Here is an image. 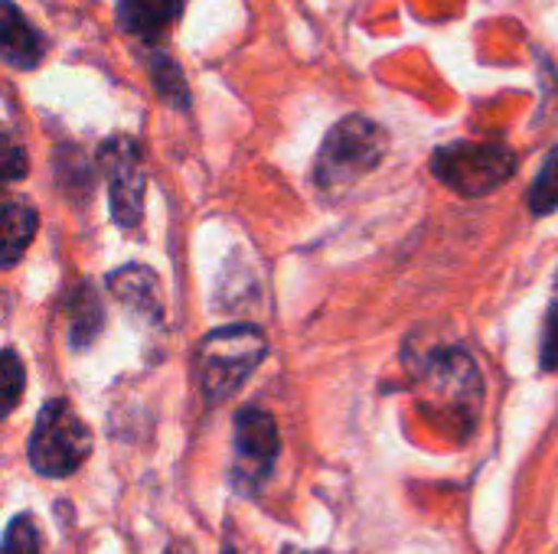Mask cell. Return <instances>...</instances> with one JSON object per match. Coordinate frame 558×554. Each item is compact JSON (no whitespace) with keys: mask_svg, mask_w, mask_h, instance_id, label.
I'll use <instances>...</instances> for the list:
<instances>
[{"mask_svg":"<svg viewBox=\"0 0 558 554\" xmlns=\"http://www.w3.org/2000/svg\"><path fill=\"white\" fill-rule=\"evenodd\" d=\"M418 405L445 434L471 438L484 408V379L474 359L461 349L435 353L418 379Z\"/></svg>","mask_w":558,"mask_h":554,"instance_id":"cell-1","label":"cell"},{"mask_svg":"<svg viewBox=\"0 0 558 554\" xmlns=\"http://www.w3.org/2000/svg\"><path fill=\"white\" fill-rule=\"evenodd\" d=\"M386 147H389V137L376 121L360 118V114L343 118L324 137L314 176L324 189H343L356 183L360 176H366L369 170H376L386 157Z\"/></svg>","mask_w":558,"mask_h":554,"instance_id":"cell-2","label":"cell"},{"mask_svg":"<svg viewBox=\"0 0 558 554\" xmlns=\"http://www.w3.org/2000/svg\"><path fill=\"white\" fill-rule=\"evenodd\" d=\"M265 336L255 327H222L199 343L196 369L206 398L226 402L235 395L255 366L265 359Z\"/></svg>","mask_w":558,"mask_h":554,"instance_id":"cell-3","label":"cell"},{"mask_svg":"<svg viewBox=\"0 0 558 554\" xmlns=\"http://www.w3.org/2000/svg\"><path fill=\"white\" fill-rule=\"evenodd\" d=\"M517 153L507 144L454 140L435 150L432 173L461 196H487L517 173Z\"/></svg>","mask_w":558,"mask_h":554,"instance_id":"cell-4","label":"cell"},{"mask_svg":"<svg viewBox=\"0 0 558 554\" xmlns=\"http://www.w3.org/2000/svg\"><path fill=\"white\" fill-rule=\"evenodd\" d=\"M88 454H92V431L85 428V421L65 402H49L39 411L29 441V460L36 473L69 477L88 460Z\"/></svg>","mask_w":558,"mask_h":554,"instance_id":"cell-5","label":"cell"},{"mask_svg":"<svg viewBox=\"0 0 558 554\" xmlns=\"http://www.w3.org/2000/svg\"><path fill=\"white\" fill-rule=\"evenodd\" d=\"M105 160V176H108V196H111V212L114 222L131 229L141 222L144 212V167H141V150L128 137H114L101 150Z\"/></svg>","mask_w":558,"mask_h":554,"instance_id":"cell-6","label":"cell"},{"mask_svg":"<svg viewBox=\"0 0 558 554\" xmlns=\"http://www.w3.org/2000/svg\"><path fill=\"white\" fill-rule=\"evenodd\" d=\"M278 447H281V438H278V424L271 415L258 408H245L235 418V454H239L235 477L239 480L248 477L252 483H262L278 457Z\"/></svg>","mask_w":558,"mask_h":554,"instance_id":"cell-7","label":"cell"},{"mask_svg":"<svg viewBox=\"0 0 558 554\" xmlns=\"http://www.w3.org/2000/svg\"><path fill=\"white\" fill-rule=\"evenodd\" d=\"M186 0H118V26L144 42H160L183 16Z\"/></svg>","mask_w":558,"mask_h":554,"instance_id":"cell-8","label":"cell"},{"mask_svg":"<svg viewBox=\"0 0 558 554\" xmlns=\"http://www.w3.org/2000/svg\"><path fill=\"white\" fill-rule=\"evenodd\" d=\"M46 56L43 33L20 13L16 3L0 0V59L13 69H36Z\"/></svg>","mask_w":558,"mask_h":554,"instance_id":"cell-9","label":"cell"},{"mask_svg":"<svg viewBox=\"0 0 558 554\" xmlns=\"http://www.w3.org/2000/svg\"><path fill=\"white\" fill-rule=\"evenodd\" d=\"M39 216L23 199H0V268H10L23 258L36 235Z\"/></svg>","mask_w":558,"mask_h":554,"instance_id":"cell-10","label":"cell"},{"mask_svg":"<svg viewBox=\"0 0 558 554\" xmlns=\"http://www.w3.org/2000/svg\"><path fill=\"white\" fill-rule=\"evenodd\" d=\"M108 287L124 307H131V310H137V313H144L150 320H160L163 307H160V284H157L154 271H147L141 264H128V268H121V271H114L108 278Z\"/></svg>","mask_w":558,"mask_h":554,"instance_id":"cell-11","label":"cell"},{"mask_svg":"<svg viewBox=\"0 0 558 554\" xmlns=\"http://www.w3.org/2000/svg\"><path fill=\"white\" fill-rule=\"evenodd\" d=\"M101 330V304H98V294L82 284L75 287L72 294V340L75 346H88Z\"/></svg>","mask_w":558,"mask_h":554,"instance_id":"cell-12","label":"cell"},{"mask_svg":"<svg viewBox=\"0 0 558 554\" xmlns=\"http://www.w3.org/2000/svg\"><path fill=\"white\" fill-rule=\"evenodd\" d=\"M150 82L157 88L160 98H167L173 108H186L190 104V88H186V78L183 72L177 69V62L163 52L150 56Z\"/></svg>","mask_w":558,"mask_h":554,"instance_id":"cell-13","label":"cell"},{"mask_svg":"<svg viewBox=\"0 0 558 554\" xmlns=\"http://www.w3.org/2000/svg\"><path fill=\"white\" fill-rule=\"evenodd\" d=\"M558 209V147L543 160V170L530 189V212L549 216Z\"/></svg>","mask_w":558,"mask_h":554,"instance_id":"cell-14","label":"cell"},{"mask_svg":"<svg viewBox=\"0 0 558 554\" xmlns=\"http://www.w3.org/2000/svg\"><path fill=\"white\" fill-rule=\"evenodd\" d=\"M23 385H26V372L16 353L0 349V418H7L20 398H23Z\"/></svg>","mask_w":558,"mask_h":554,"instance_id":"cell-15","label":"cell"},{"mask_svg":"<svg viewBox=\"0 0 558 554\" xmlns=\"http://www.w3.org/2000/svg\"><path fill=\"white\" fill-rule=\"evenodd\" d=\"M0 554H43V535L29 516H20L7 526V535L0 542Z\"/></svg>","mask_w":558,"mask_h":554,"instance_id":"cell-16","label":"cell"},{"mask_svg":"<svg viewBox=\"0 0 558 554\" xmlns=\"http://www.w3.org/2000/svg\"><path fill=\"white\" fill-rule=\"evenodd\" d=\"M26 173H29V157H26L23 144L7 127H0V186L16 183Z\"/></svg>","mask_w":558,"mask_h":554,"instance_id":"cell-17","label":"cell"},{"mask_svg":"<svg viewBox=\"0 0 558 554\" xmlns=\"http://www.w3.org/2000/svg\"><path fill=\"white\" fill-rule=\"evenodd\" d=\"M543 369L546 372H558V300L549 307L546 323H543V349H539Z\"/></svg>","mask_w":558,"mask_h":554,"instance_id":"cell-18","label":"cell"},{"mask_svg":"<svg viewBox=\"0 0 558 554\" xmlns=\"http://www.w3.org/2000/svg\"><path fill=\"white\" fill-rule=\"evenodd\" d=\"M167 554H196V552H193V545H190V542H173V545L167 549Z\"/></svg>","mask_w":558,"mask_h":554,"instance_id":"cell-19","label":"cell"},{"mask_svg":"<svg viewBox=\"0 0 558 554\" xmlns=\"http://www.w3.org/2000/svg\"><path fill=\"white\" fill-rule=\"evenodd\" d=\"M291 554H307V552H291Z\"/></svg>","mask_w":558,"mask_h":554,"instance_id":"cell-20","label":"cell"},{"mask_svg":"<svg viewBox=\"0 0 558 554\" xmlns=\"http://www.w3.org/2000/svg\"><path fill=\"white\" fill-rule=\"evenodd\" d=\"M229 554H232V552H229Z\"/></svg>","mask_w":558,"mask_h":554,"instance_id":"cell-21","label":"cell"}]
</instances>
